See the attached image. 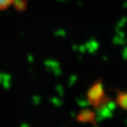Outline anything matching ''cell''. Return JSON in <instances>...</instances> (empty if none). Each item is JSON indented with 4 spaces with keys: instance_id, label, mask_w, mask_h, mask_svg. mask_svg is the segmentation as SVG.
Listing matches in <instances>:
<instances>
[{
    "instance_id": "6da1fadb",
    "label": "cell",
    "mask_w": 127,
    "mask_h": 127,
    "mask_svg": "<svg viewBox=\"0 0 127 127\" xmlns=\"http://www.w3.org/2000/svg\"><path fill=\"white\" fill-rule=\"evenodd\" d=\"M87 97L90 105L96 109H101L104 107L109 99L104 92L102 83L101 81H97L90 87L87 91Z\"/></svg>"
},
{
    "instance_id": "7a4b0ae2",
    "label": "cell",
    "mask_w": 127,
    "mask_h": 127,
    "mask_svg": "<svg viewBox=\"0 0 127 127\" xmlns=\"http://www.w3.org/2000/svg\"><path fill=\"white\" fill-rule=\"evenodd\" d=\"M116 103L121 109L127 110V92H117V97H116Z\"/></svg>"
},
{
    "instance_id": "3957f363",
    "label": "cell",
    "mask_w": 127,
    "mask_h": 127,
    "mask_svg": "<svg viewBox=\"0 0 127 127\" xmlns=\"http://www.w3.org/2000/svg\"><path fill=\"white\" fill-rule=\"evenodd\" d=\"M79 121L83 122H93V120L95 119V116H94L93 112L90 110H84L81 113L79 114V117H78Z\"/></svg>"
},
{
    "instance_id": "277c9868",
    "label": "cell",
    "mask_w": 127,
    "mask_h": 127,
    "mask_svg": "<svg viewBox=\"0 0 127 127\" xmlns=\"http://www.w3.org/2000/svg\"><path fill=\"white\" fill-rule=\"evenodd\" d=\"M16 0H0V11L5 10L7 8L13 5Z\"/></svg>"
}]
</instances>
